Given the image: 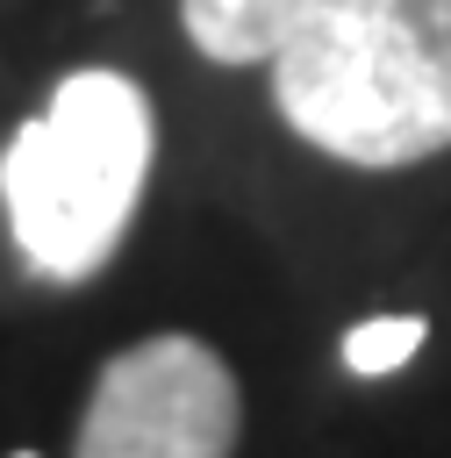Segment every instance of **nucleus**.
Listing matches in <instances>:
<instances>
[{"instance_id":"nucleus-2","label":"nucleus","mask_w":451,"mask_h":458,"mask_svg":"<svg viewBox=\"0 0 451 458\" xmlns=\"http://www.w3.org/2000/svg\"><path fill=\"white\" fill-rule=\"evenodd\" d=\"M150 157H157L150 93L107 64L64 72L50 107L21 122L0 150V208L21 265L50 286L93 279L136 222Z\"/></svg>"},{"instance_id":"nucleus-4","label":"nucleus","mask_w":451,"mask_h":458,"mask_svg":"<svg viewBox=\"0 0 451 458\" xmlns=\"http://www.w3.org/2000/svg\"><path fill=\"white\" fill-rule=\"evenodd\" d=\"M308 7L315 0H179V21L208 64H272Z\"/></svg>"},{"instance_id":"nucleus-6","label":"nucleus","mask_w":451,"mask_h":458,"mask_svg":"<svg viewBox=\"0 0 451 458\" xmlns=\"http://www.w3.org/2000/svg\"><path fill=\"white\" fill-rule=\"evenodd\" d=\"M14 458H36V451H14Z\"/></svg>"},{"instance_id":"nucleus-3","label":"nucleus","mask_w":451,"mask_h":458,"mask_svg":"<svg viewBox=\"0 0 451 458\" xmlns=\"http://www.w3.org/2000/svg\"><path fill=\"white\" fill-rule=\"evenodd\" d=\"M243 437V386L215 344L165 329L115 351L86 394L72 458H229Z\"/></svg>"},{"instance_id":"nucleus-5","label":"nucleus","mask_w":451,"mask_h":458,"mask_svg":"<svg viewBox=\"0 0 451 458\" xmlns=\"http://www.w3.org/2000/svg\"><path fill=\"white\" fill-rule=\"evenodd\" d=\"M422 336H430L422 315H372V322H351V329H344L336 358H344L358 379H379V372H401V365L422 351Z\"/></svg>"},{"instance_id":"nucleus-1","label":"nucleus","mask_w":451,"mask_h":458,"mask_svg":"<svg viewBox=\"0 0 451 458\" xmlns=\"http://www.w3.org/2000/svg\"><path fill=\"white\" fill-rule=\"evenodd\" d=\"M272 100L301 143L365 172L451 150V0H315L272 50Z\"/></svg>"}]
</instances>
